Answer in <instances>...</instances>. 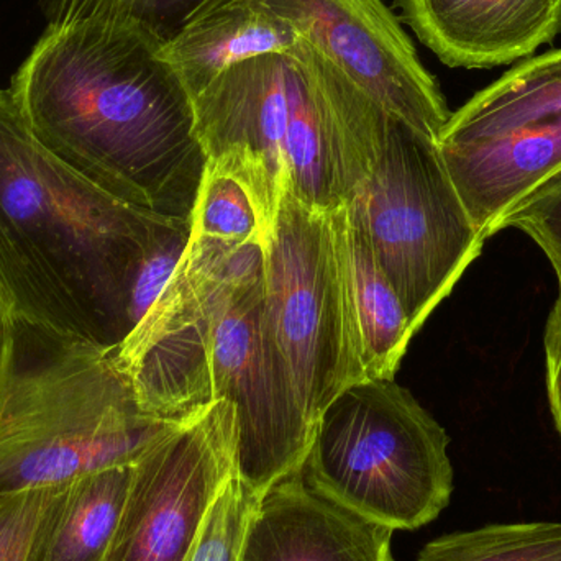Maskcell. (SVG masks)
<instances>
[{
    "instance_id": "cell-1",
    "label": "cell",
    "mask_w": 561,
    "mask_h": 561,
    "mask_svg": "<svg viewBox=\"0 0 561 561\" xmlns=\"http://www.w3.org/2000/svg\"><path fill=\"white\" fill-rule=\"evenodd\" d=\"M161 49L114 23L48 26L9 92L76 173L130 206L191 220L207 154L194 99Z\"/></svg>"
},
{
    "instance_id": "cell-2",
    "label": "cell",
    "mask_w": 561,
    "mask_h": 561,
    "mask_svg": "<svg viewBox=\"0 0 561 561\" xmlns=\"http://www.w3.org/2000/svg\"><path fill=\"white\" fill-rule=\"evenodd\" d=\"M105 193L46 150L0 89V310L118 348L131 283L173 222Z\"/></svg>"
},
{
    "instance_id": "cell-3",
    "label": "cell",
    "mask_w": 561,
    "mask_h": 561,
    "mask_svg": "<svg viewBox=\"0 0 561 561\" xmlns=\"http://www.w3.org/2000/svg\"><path fill=\"white\" fill-rule=\"evenodd\" d=\"M207 160L245 184L263 239L284 191L317 210L345 207L371 173L391 114L304 42L233 65L196 99Z\"/></svg>"
},
{
    "instance_id": "cell-4",
    "label": "cell",
    "mask_w": 561,
    "mask_h": 561,
    "mask_svg": "<svg viewBox=\"0 0 561 561\" xmlns=\"http://www.w3.org/2000/svg\"><path fill=\"white\" fill-rule=\"evenodd\" d=\"M181 424L141 408L117 348L5 317L0 497L135 463Z\"/></svg>"
},
{
    "instance_id": "cell-5",
    "label": "cell",
    "mask_w": 561,
    "mask_h": 561,
    "mask_svg": "<svg viewBox=\"0 0 561 561\" xmlns=\"http://www.w3.org/2000/svg\"><path fill=\"white\" fill-rule=\"evenodd\" d=\"M445 428L396 385L363 379L320 414L302 465L310 486L392 530H414L450 503L454 468Z\"/></svg>"
},
{
    "instance_id": "cell-6",
    "label": "cell",
    "mask_w": 561,
    "mask_h": 561,
    "mask_svg": "<svg viewBox=\"0 0 561 561\" xmlns=\"http://www.w3.org/2000/svg\"><path fill=\"white\" fill-rule=\"evenodd\" d=\"M191 240L209 276L214 399L236 408L237 473L262 496L302 470L313 434L266 319L263 242Z\"/></svg>"
},
{
    "instance_id": "cell-7",
    "label": "cell",
    "mask_w": 561,
    "mask_h": 561,
    "mask_svg": "<svg viewBox=\"0 0 561 561\" xmlns=\"http://www.w3.org/2000/svg\"><path fill=\"white\" fill-rule=\"evenodd\" d=\"M417 332L483 252L437 141L391 115L371 173L345 206Z\"/></svg>"
},
{
    "instance_id": "cell-8",
    "label": "cell",
    "mask_w": 561,
    "mask_h": 561,
    "mask_svg": "<svg viewBox=\"0 0 561 561\" xmlns=\"http://www.w3.org/2000/svg\"><path fill=\"white\" fill-rule=\"evenodd\" d=\"M345 207L327 213L284 191L263 239L265 312L307 421L366 379L345 247Z\"/></svg>"
},
{
    "instance_id": "cell-9",
    "label": "cell",
    "mask_w": 561,
    "mask_h": 561,
    "mask_svg": "<svg viewBox=\"0 0 561 561\" xmlns=\"http://www.w3.org/2000/svg\"><path fill=\"white\" fill-rule=\"evenodd\" d=\"M438 153L474 226L490 237L561 170V48L526 59L450 115Z\"/></svg>"
},
{
    "instance_id": "cell-10",
    "label": "cell",
    "mask_w": 561,
    "mask_h": 561,
    "mask_svg": "<svg viewBox=\"0 0 561 561\" xmlns=\"http://www.w3.org/2000/svg\"><path fill=\"white\" fill-rule=\"evenodd\" d=\"M237 445L236 408L224 399L154 442L131 467L105 561H183L237 471Z\"/></svg>"
},
{
    "instance_id": "cell-11",
    "label": "cell",
    "mask_w": 561,
    "mask_h": 561,
    "mask_svg": "<svg viewBox=\"0 0 561 561\" xmlns=\"http://www.w3.org/2000/svg\"><path fill=\"white\" fill-rule=\"evenodd\" d=\"M386 112L437 141L451 112L401 22L381 0H265Z\"/></svg>"
},
{
    "instance_id": "cell-12",
    "label": "cell",
    "mask_w": 561,
    "mask_h": 561,
    "mask_svg": "<svg viewBox=\"0 0 561 561\" xmlns=\"http://www.w3.org/2000/svg\"><path fill=\"white\" fill-rule=\"evenodd\" d=\"M117 358L141 408L154 417L190 421L216 401L209 276L193 240L157 302L118 346Z\"/></svg>"
},
{
    "instance_id": "cell-13",
    "label": "cell",
    "mask_w": 561,
    "mask_h": 561,
    "mask_svg": "<svg viewBox=\"0 0 561 561\" xmlns=\"http://www.w3.org/2000/svg\"><path fill=\"white\" fill-rule=\"evenodd\" d=\"M402 20L448 68L491 69L561 33V0H396Z\"/></svg>"
},
{
    "instance_id": "cell-14",
    "label": "cell",
    "mask_w": 561,
    "mask_h": 561,
    "mask_svg": "<svg viewBox=\"0 0 561 561\" xmlns=\"http://www.w3.org/2000/svg\"><path fill=\"white\" fill-rule=\"evenodd\" d=\"M392 533L329 500L300 470L260 496L242 561H392Z\"/></svg>"
},
{
    "instance_id": "cell-15",
    "label": "cell",
    "mask_w": 561,
    "mask_h": 561,
    "mask_svg": "<svg viewBox=\"0 0 561 561\" xmlns=\"http://www.w3.org/2000/svg\"><path fill=\"white\" fill-rule=\"evenodd\" d=\"M300 42L265 0H224L187 25L161 55L196 99L233 65L289 51Z\"/></svg>"
},
{
    "instance_id": "cell-16",
    "label": "cell",
    "mask_w": 561,
    "mask_h": 561,
    "mask_svg": "<svg viewBox=\"0 0 561 561\" xmlns=\"http://www.w3.org/2000/svg\"><path fill=\"white\" fill-rule=\"evenodd\" d=\"M131 467L105 468L68 483L33 561H105L127 500Z\"/></svg>"
},
{
    "instance_id": "cell-17",
    "label": "cell",
    "mask_w": 561,
    "mask_h": 561,
    "mask_svg": "<svg viewBox=\"0 0 561 561\" xmlns=\"http://www.w3.org/2000/svg\"><path fill=\"white\" fill-rule=\"evenodd\" d=\"M345 247L366 379H394L415 332L394 287L348 216Z\"/></svg>"
},
{
    "instance_id": "cell-18",
    "label": "cell",
    "mask_w": 561,
    "mask_h": 561,
    "mask_svg": "<svg viewBox=\"0 0 561 561\" xmlns=\"http://www.w3.org/2000/svg\"><path fill=\"white\" fill-rule=\"evenodd\" d=\"M224 0H39L48 26L114 23L147 36L161 48Z\"/></svg>"
},
{
    "instance_id": "cell-19",
    "label": "cell",
    "mask_w": 561,
    "mask_h": 561,
    "mask_svg": "<svg viewBox=\"0 0 561 561\" xmlns=\"http://www.w3.org/2000/svg\"><path fill=\"white\" fill-rule=\"evenodd\" d=\"M417 561H561V523L493 524L432 540Z\"/></svg>"
},
{
    "instance_id": "cell-20",
    "label": "cell",
    "mask_w": 561,
    "mask_h": 561,
    "mask_svg": "<svg viewBox=\"0 0 561 561\" xmlns=\"http://www.w3.org/2000/svg\"><path fill=\"white\" fill-rule=\"evenodd\" d=\"M191 230L220 242H263L262 220L252 194L242 181L209 160L194 204Z\"/></svg>"
},
{
    "instance_id": "cell-21",
    "label": "cell",
    "mask_w": 561,
    "mask_h": 561,
    "mask_svg": "<svg viewBox=\"0 0 561 561\" xmlns=\"http://www.w3.org/2000/svg\"><path fill=\"white\" fill-rule=\"evenodd\" d=\"M260 494L239 473L224 484L183 561H242L247 530Z\"/></svg>"
},
{
    "instance_id": "cell-22",
    "label": "cell",
    "mask_w": 561,
    "mask_h": 561,
    "mask_svg": "<svg viewBox=\"0 0 561 561\" xmlns=\"http://www.w3.org/2000/svg\"><path fill=\"white\" fill-rule=\"evenodd\" d=\"M68 484L0 497V561H33L36 543Z\"/></svg>"
},
{
    "instance_id": "cell-23",
    "label": "cell",
    "mask_w": 561,
    "mask_h": 561,
    "mask_svg": "<svg viewBox=\"0 0 561 561\" xmlns=\"http://www.w3.org/2000/svg\"><path fill=\"white\" fill-rule=\"evenodd\" d=\"M517 229L546 253L561 284V170L524 197L497 226V232Z\"/></svg>"
},
{
    "instance_id": "cell-24",
    "label": "cell",
    "mask_w": 561,
    "mask_h": 561,
    "mask_svg": "<svg viewBox=\"0 0 561 561\" xmlns=\"http://www.w3.org/2000/svg\"><path fill=\"white\" fill-rule=\"evenodd\" d=\"M547 394L561 437V284L546 327Z\"/></svg>"
},
{
    "instance_id": "cell-25",
    "label": "cell",
    "mask_w": 561,
    "mask_h": 561,
    "mask_svg": "<svg viewBox=\"0 0 561 561\" xmlns=\"http://www.w3.org/2000/svg\"><path fill=\"white\" fill-rule=\"evenodd\" d=\"M3 333H5V316L0 310V353H2Z\"/></svg>"
}]
</instances>
